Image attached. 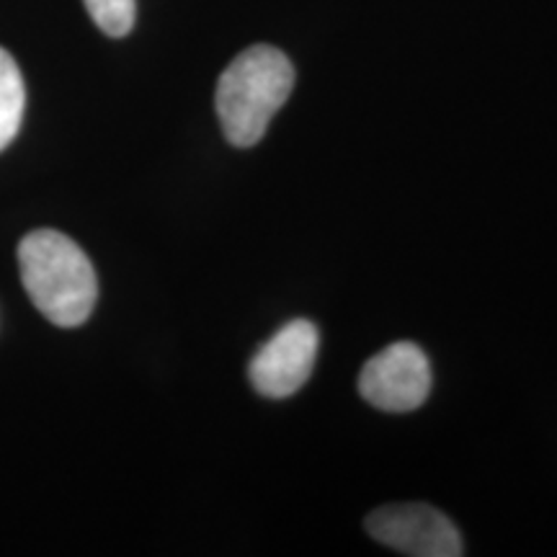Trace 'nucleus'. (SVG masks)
Returning <instances> with one entry per match:
<instances>
[{
    "label": "nucleus",
    "instance_id": "f257e3e1",
    "mask_svg": "<svg viewBox=\"0 0 557 557\" xmlns=\"http://www.w3.org/2000/svg\"><path fill=\"white\" fill-rule=\"evenodd\" d=\"M18 269L34 308L60 329L90 318L99 299V278L83 248L58 230H34L18 246Z\"/></svg>",
    "mask_w": 557,
    "mask_h": 557
},
{
    "label": "nucleus",
    "instance_id": "f03ea898",
    "mask_svg": "<svg viewBox=\"0 0 557 557\" xmlns=\"http://www.w3.org/2000/svg\"><path fill=\"white\" fill-rule=\"evenodd\" d=\"M295 88V67L276 47L253 45L225 67L218 81L214 107L233 148H253L267 135L269 122Z\"/></svg>",
    "mask_w": 557,
    "mask_h": 557
},
{
    "label": "nucleus",
    "instance_id": "7ed1b4c3",
    "mask_svg": "<svg viewBox=\"0 0 557 557\" xmlns=\"http://www.w3.org/2000/svg\"><path fill=\"white\" fill-rule=\"evenodd\" d=\"M359 393L369 406L385 413H410L431 393V364L421 346L410 341L382 348L359 374Z\"/></svg>",
    "mask_w": 557,
    "mask_h": 557
},
{
    "label": "nucleus",
    "instance_id": "20e7f679",
    "mask_svg": "<svg viewBox=\"0 0 557 557\" xmlns=\"http://www.w3.org/2000/svg\"><path fill=\"white\" fill-rule=\"evenodd\" d=\"M367 532L389 549L413 557L465 555L462 537L447 513L429 504L377 508L367 517Z\"/></svg>",
    "mask_w": 557,
    "mask_h": 557
},
{
    "label": "nucleus",
    "instance_id": "39448f33",
    "mask_svg": "<svg viewBox=\"0 0 557 557\" xmlns=\"http://www.w3.org/2000/svg\"><path fill=\"white\" fill-rule=\"evenodd\" d=\"M318 346L320 336L315 325L305 318L292 320L250 359V385L269 400L292 398L310 380L312 369H315Z\"/></svg>",
    "mask_w": 557,
    "mask_h": 557
},
{
    "label": "nucleus",
    "instance_id": "423d86ee",
    "mask_svg": "<svg viewBox=\"0 0 557 557\" xmlns=\"http://www.w3.org/2000/svg\"><path fill=\"white\" fill-rule=\"evenodd\" d=\"M26 88L16 60L0 47V150H5L16 139L24 120Z\"/></svg>",
    "mask_w": 557,
    "mask_h": 557
},
{
    "label": "nucleus",
    "instance_id": "0eeeda50",
    "mask_svg": "<svg viewBox=\"0 0 557 557\" xmlns=\"http://www.w3.org/2000/svg\"><path fill=\"white\" fill-rule=\"evenodd\" d=\"M94 18V24L107 34V37H127L135 26L137 3L135 0H83Z\"/></svg>",
    "mask_w": 557,
    "mask_h": 557
}]
</instances>
